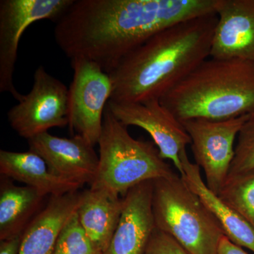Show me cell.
I'll use <instances>...</instances> for the list:
<instances>
[{"instance_id": "6da1fadb", "label": "cell", "mask_w": 254, "mask_h": 254, "mask_svg": "<svg viewBox=\"0 0 254 254\" xmlns=\"http://www.w3.org/2000/svg\"><path fill=\"white\" fill-rule=\"evenodd\" d=\"M218 0H73L55 22L57 45L70 60L83 58L110 73L159 32L215 14Z\"/></svg>"}, {"instance_id": "7a4b0ae2", "label": "cell", "mask_w": 254, "mask_h": 254, "mask_svg": "<svg viewBox=\"0 0 254 254\" xmlns=\"http://www.w3.org/2000/svg\"><path fill=\"white\" fill-rule=\"evenodd\" d=\"M216 14L182 21L159 32L110 73L112 101L160 100L210 56Z\"/></svg>"}, {"instance_id": "3957f363", "label": "cell", "mask_w": 254, "mask_h": 254, "mask_svg": "<svg viewBox=\"0 0 254 254\" xmlns=\"http://www.w3.org/2000/svg\"><path fill=\"white\" fill-rule=\"evenodd\" d=\"M181 123L227 120L254 113V63L211 58L160 99Z\"/></svg>"}, {"instance_id": "277c9868", "label": "cell", "mask_w": 254, "mask_h": 254, "mask_svg": "<svg viewBox=\"0 0 254 254\" xmlns=\"http://www.w3.org/2000/svg\"><path fill=\"white\" fill-rule=\"evenodd\" d=\"M98 144L99 163L91 190H108L124 197L143 182L176 175L153 142L135 139L108 108Z\"/></svg>"}, {"instance_id": "5b68a950", "label": "cell", "mask_w": 254, "mask_h": 254, "mask_svg": "<svg viewBox=\"0 0 254 254\" xmlns=\"http://www.w3.org/2000/svg\"><path fill=\"white\" fill-rule=\"evenodd\" d=\"M155 227L189 254H217L225 236L217 219L180 175L153 181Z\"/></svg>"}, {"instance_id": "8992f818", "label": "cell", "mask_w": 254, "mask_h": 254, "mask_svg": "<svg viewBox=\"0 0 254 254\" xmlns=\"http://www.w3.org/2000/svg\"><path fill=\"white\" fill-rule=\"evenodd\" d=\"M71 62L73 76L68 88V126L95 146L103 131L113 82L109 73L93 62L83 58Z\"/></svg>"}, {"instance_id": "52a82bcc", "label": "cell", "mask_w": 254, "mask_h": 254, "mask_svg": "<svg viewBox=\"0 0 254 254\" xmlns=\"http://www.w3.org/2000/svg\"><path fill=\"white\" fill-rule=\"evenodd\" d=\"M73 0H1L0 1V93H9L18 102L25 95L14 83L18 46L23 33L42 20L56 22Z\"/></svg>"}, {"instance_id": "ba28073f", "label": "cell", "mask_w": 254, "mask_h": 254, "mask_svg": "<svg viewBox=\"0 0 254 254\" xmlns=\"http://www.w3.org/2000/svg\"><path fill=\"white\" fill-rule=\"evenodd\" d=\"M8 122L18 136L28 140L55 127L68 125V88L37 68L32 89L8 111Z\"/></svg>"}, {"instance_id": "9c48e42d", "label": "cell", "mask_w": 254, "mask_h": 254, "mask_svg": "<svg viewBox=\"0 0 254 254\" xmlns=\"http://www.w3.org/2000/svg\"><path fill=\"white\" fill-rule=\"evenodd\" d=\"M249 115L227 120L192 119L182 122L191 140L195 164L203 170L205 185L218 195L226 181L235 152V140Z\"/></svg>"}, {"instance_id": "30bf717a", "label": "cell", "mask_w": 254, "mask_h": 254, "mask_svg": "<svg viewBox=\"0 0 254 254\" xmlns=\"http://www.w3.org/2000/svg\"><path fill=\"white\" fill-rule=\"evenodd\" d=\"M107 108L125 126L139 127L149 133L161 156L173 163L180 176L183 175L181 154L191 140L183 124L160 100L133 103L109 100Z\"/></svg>"}, {"instance_id": "8fae6325", "label": "cell", "mask_w": 254, "mask_h": 254, "mask_svg": "<svg viewBox=\"0 0 254 254\" xmlns=\"http://www.w3.org/2000/svg\"><path fill=\"white\" fill-rule=\"evenodd\" d=\"M28 141L29 150L39 155L56 176L81 187L94 180L99 156L83 137L64 138L46 132Z\"/></svg>"}, {"instance_id": "7c38bea8", "label": "cell", "mask_w": 254, "mask_h": 254, "mask_svg": "<svg viewBox=\"0 0 254 254\" xmlns=\"http://www.w3.org/2000/svg\"><path fill=\"white\" fill-rule=\"evenodd\" d=\"M210 56L254 63V0H218Z\"/></svg>"}, {"instance_id": "4fadbf2b", "label": "cell", "mask_w": 254, "mask_h": 254, "mask_svg": "<svg viewBox=\"0 0 254 254\" xmlns=\"http://www.w3.org/2000/svg\"><path fill=\"white\" fill-rule=\"evenodd\" d=\"M153 181L140 184L123 197L120 221L103 254H144L155 229Z\"/></svg>"}, {"instance_id": "5bb4252c", "label": "cell", "mask_w": 254, "mask_h": 254, "mask_svg": "<svg viewBox=\"0 0 254 254\" xmlns=\"http://www.w3.org/2000/svg\"><path fill=\"white\" fill-rule=\"evenodd\" d=\"M83 193L76 190L51 196L23 232L19 254H54L60 232L77 210Z\"/></svg>"}, {"instance_id": "9a60e30c", "label": "cell", "mask_w": 254, "mask_h": 254, "mask_svg": "<svg viewBox=\"0 0 254 254\" xmlns=\"http://www.w3.org/2000/svg\"><path fill=\"white\" fill-rule=\"evenodd\" d=\"M184 174L181 175L189 187L199 196L222 227L225 236L235 245L254 253V227L236 210L227 205L205 185L197 164L191 163L187 150L181 154Z\"/></svg>"}, {"instance_id": "2e32d148", "label": "cell", "mask_w": 254, "mask_h": 254, "mask_svg": "<svg viewBox=\"0 0 254 254\" xmlns=\"http://www.w3.org/2000/svg\"><path fill=\"white\" fill-rule=\"evenodd\" d=\"M123 197L108 190H85L76 215L82 227L100 253L108 250L121 217Z\"/></svg>"}, {"instance_id": "e0dca14e", "label": "cell", "mask_w": 254, "mask_h": 254, "mask_svg": "<svg viewBox=\"0 0 254 254\" xmlns=\"http://www.w3.org/2000/svg\"><path fill=\"white\" fill-rule=\"evenodd\" d=\"M0 173L7 178L26 184L43 195L59 196L81 188L50 172L45 160L32 150H0Z\"/></svg>"}, {"instance_id": "ac0fdd59", "label": "cell", "mask_w": 254, "mask_h": 254, "mask_svg": "<svg viewBox=\"0 0 254 254\" xmlns=\"http://www.w3.org/2000/svg\"><path fill=\"white\" fill-rule=\"evenodd\" d=\"M46 195L32 187H18L1 180L0 187V240L23 233L37 215Z\"/></svg>"}, {"instance_id": "d6986e66", "label": "cell", "mask_w": 254, "mask_h": 254, "mask_svg": "<svg viewBox=\"0 0 254 254\" xmlns=\"http://www.w3.org/2000/svg\"><path fill=\"white\" fill-rule=\"evenodd\" d=\"M218 195L254 229V169L227 177Z\"/></svg>"}, {"instance_id": "ffe728a7", "label": "cell", "mask_w": 254, "mask_h": 254, "mask_svg": "<svg viewBox=\"0 0 254 254\" xmlns=\"http://www.w3.org/2000/svg\"><path fill=\"white\" fill-rule=\"evenodd\" d=\"M54 254H103L95 248L78 220L76 211L62 229Z\"/></svg>"}, {"instance_id": "44dd1931", "label": "cell", "mask_w": 254, "mask_h": 254, "mask_svg": "<svg viewBox=\"0 0 254 254\" xmlns=\"http://www.w3.org/2000/svg\"><path fill=\"white\" fill-rule=\"evenodd\" d=\"M237 139L228 177L254 169V113L249 115Z\"/></svg>"}, {"instance_id": "7402d4cb", "label": "cell", "mask_w": 254, "mask_h": 254, "mask_svg": "<svg viewBox=\"0 0 254 254\" xmlns=\"http://www.w3.org/2000/svg\"><path fill=\"white\" fill-rule=\"evenodd\" d=\"M144 254H189L173 237L155 229Z\"/></svg>"}, {"instance_id": "603a6c76", "label": "cell", "mask_w": 254, "mask_h": 254, "mask_svg": "<svg viewBox=\"0 0 254 254\" xmlns=\"http://www.w3.org/2000/svg\"><path fill=\"white\" fill-rule=\"evenodd\" d=\"M23 234L0 240V254H19Z\"/></svg>"}, {"instance_id": "cb8c5ba5", "label": "cell", "mask_w": 254, "mask_h": 254, "mask_svg": "<svg viewBox=\"0 0 254 254\" xmlns=\"http://www.w3.org/2000/svg\"><path fill=\"white\" fill-rule=\"evenodd\" d=\"M217 254H248L242 247L235 245L226 236L222 237Z\"/></svg>"}]
</instances>
